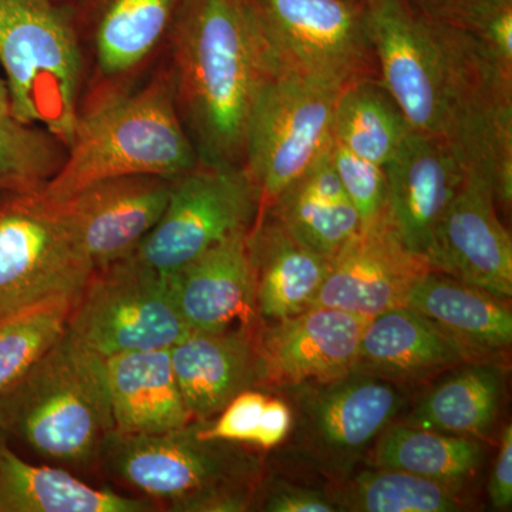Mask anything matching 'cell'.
Wrapping results in <instances>:
<instances>
[{
  "instance_id": "cell-16",
  "label": "cell",
  "mask_w": 512,
  "mask_h": 512,
  "mask_svg": "<svg viewBox=\"0 0 512 512\" xmlns=\"http://www.w3.org/2000/svg\"><path fill=\"white\" fill-rule=\"evenodd\" d=\"M369 319L311 306L291 318L264 323L256 332L262 384L292 389L352 372Z\"/></svg>"
},
{
  "instance_id": "cell-2",
  "label": "cell",
  "mask_w": 512,
  "mask_h": 512,
  "mask_svg": "<svg viewBox=\"0 0 512 512\" xmlns=\"http://www.w3.org/2000/svg\"><path fill=\"white\" fill-rule=\"evenodd\" d=\"M175 63L201 163L242 165L249 110L275 73L255 0H185Z\"/></svg>"
},
{
  "instance_id": "cell-25",
  "label": "cell",
  "mask_w": 512,
  "mask_h": 512,
  "mask_svg": "<svg viewBox=\"0 0 512 512\" xmlns=\"http://www.w3.org/2000/svg\"><path fill=\"white\" fill-rule=\"evenodd\" d=\"M504 301L477 286L429 271L410 289L406 306L436 322L481 357L511 346L512 313Z\"/></svg>"
},
{
  "instance_id": "cell-1",
  "label": "cell",
  "mask_w": 512,
  "mask_h": 512,
  "mask_svg": "<svg viewBox=\"0 0 512 512\" xmlns=\"http://www.w3.org/2000/svg\"><path fill=\"white\" fill-rule=\"evenodd\" d=\"M380 82L414 131L456 146L510 94L505 72L483 45L430 18L412 0H363Z\"/></svg>"
},
{
  "instance_id": "cell-35",
  "label": "cell",
  "mask_w": 512,
  "mask_h": 512,
  "mask_svg": "<svg viewBox=\"0 0 512 512\" xmlns=\"http://www.w3.org/2000/svg\"><path fill=\"white\" fill-rule=\"evenodd\" d=\"M266 400V394L256 392L254 389L238 394L218 414L217 420L201 421L202 436L251 446Z\"/></svg>"
},
{
  "instance_id": "cell-20",
  "label": "cell",
  "mask_w": 512,
  "mask_h": 512,
  "mask_svg": "<svg viewBox=\"0 0 512 512\" xmlns=\"http://www.w3.org/2000/svg\"><path fill=\"white\" fill-rule=\"evenodd\" d=\"M256 311L262 323L311 308L328 274L330 258L306 247L272 214L261 211L247 234Z\"/></svg>"
},
{
  "instance_id": "cell-31",
  "label": "cell",
  "mask_w": 512,
  "mask_h": 512,
  "mask_svg": "<svg viewBox=\"0 0 512 512\" xmlns=\"http://www.w3.org/2000/svg\"><path fill=\"white\" fill-rule=\"evenodd\" d=\"M46 128L0 114V191L43 190L67 151Z\"/></svg>"
},
{
  "instance_id": "cell-11",
  "label": "cell",
  "mask_w": 512,
  "mask_h": 512,
  "mask_svg": "<svg viewBox=\"0 0 512 512\" xmlns=\"http://www.w3.org/2000/svg\"><path fill=\"white\" fill-rule=\"evenodd\" d=\"M259 197L242 165L198 163L174 178L167 207L133 256L170 275L225 239L249 231Z\"/></svg>"
},
{
  "instance_id": "cell-13",
  "label": "cell",
  "mask_w": 512,
  "mask_h": 512,
  "mask_svg": "<svg viewBox=\"0 0 512 512\" xmlns=\"http://www.w3.org/2000/svg\"><path fill=\"white\" fill-rule=\"evenodd\" d=\"M495 204L491 178L467 168L437 228L429 265L431 271L507 299L512 295V241Z\"/></svg>"
},
{
  "instance_id": "cell-24",
  "label": "cell",
  "mask_w": 512,
  "mask_h": 512,
  "mask_svg": "<svg viewBox=\"0 0 512 512\" xmlns=\"http://www.w3.org/2000/svg\"><path fill=\"white\" fill-rule=\"evenodd\" d=\"M330 148L332 144L265 210L271 211L293 238L332 258L363 222L340 184Z\"/></svg>"
},
{
  "instance_id": "cell-39",
  "label": "cell",
  "mask_w": 512,
  "mask_h": 512,
  "mask_svg": "<svg viewBox=\"0 0 512 512\" xmlns=\"http://www.w3.org/2000/svg\"><path fill=\"white\" fill-rule=\"evenodd\" d=\"M10 113L9 93L5 80L0 79V114Z\"/></svg>"
},
{
  "instance_id": "cell-18",
  "label": "cell",
  "mask_w": 512,
  "mask_h": 512,
  "mask_svg": "<svg viewBox=\"0 0 512 512\" xmlns=\"http://www.w3.org/2000/svg\"><path fill=\"white\" fill-rule=\"evenodd\" d=\"M247 234L232 235L167 275L175 306L191 332L256 328L259 316Z\"/></svg>"
},
{
  "instance_id": "cell-8",
  "label": "cell",
  "mask_w": 512,
  "mask_h": 512,
  "mask_svg": "<svg viewBox=\"0 0 512 512\" xmlns=\"http://www.w3.org/2000/svg\"><path fill=\"white\" fill-rule=\"evenodd\" d=\"M275 72L342 92L380 80L363 0H255Z\"/></svg>"
},
{
  "instance_id": "cell-14",
  "label": "cell",
  "mask_w": 512,
  "mask_h": 512,
  "mask_svg": "<svg viewBox=\"0 0 512 512\" xmlns=\"http://www.w3.org/2000/svg\"><path fill=\"white\" fill-rule=\"evenodd\" d=\"M429 271L424 259L404 247L384 211L330 258L312 306L373 318L406 306L410 289Z\"/></svg>"
},
{
  "instance_id": "cell-23",
  "label": "cell",
  "mask_w": 512,
  "mask_h": 512,
  "mask_svg": "<svg viewBox=\"0 0 512 512\" xmlns=\"http://www.w3.org/2000/svg\"><path fill=\"white\" fill-rule=\"evenodd\" d=\"M154 505L94 488L63 468L28 463L0 434V512H148Z\"/></svg>"
},
{
  "instance_id": "cell-22",
  "label": "cell",
  "mask_w": 512,
  "mask_h": 512,
  "mask_svg": "<svg viewBox=\"0 0 512 512\" xmlns=\"http://www.w3.org/2000/svg\"><path fill=\"white\" fill-rule=\"evenodd\" d=\"M114 430L156 434L192 421L171 363L170 349L137 350L107 357Z\"/></svg>"
},
{
  "instance_id": "cell-4",
  "label": "cell",
  "mask_w": 512,
  "mask_h": 512,
  "mask_svg": "<svg viewBox=\"0 0 512 512\" xmlns=\"http://www.w3.org/2000/svg\"><path fill=\"white\" fill-rule=\"evenodd\" d=\"M99 463L111 476L175 512L248 510L261 460L242 444L201 434V421L156 434L114 430Z\"/></svg>"
},
{
  "instance_id": "cell-7",
  "label": "cell",
  "mask_w": 512,
  "mask_h": 512,
  "mask_svg": "<svg viewBox=\"0 0 512 512\" xmlns=\"http://www.w3.org/2000/svg\"><path fill=\"white\" fill-rule=\"evenodd\" d=\"M93 272L62 205L43 190L0 191V320L76 302Z\"/></svg>"
},
{
  "instance_id": "cell-15",
  "label": "cell",
  "mask_w": 512,
  "mask_h": 512,
  "mask_svg": "<svg viewBox=\"0 0 512 512\" xmlns=\"http://www.w3.org/2000/svg\"><path fill=\"white\" fill-rule=\"evenodd\" d=\"M386 214L397 237L429 264L437 228L467 167L444 138L412 131L386 164Z\"/></svg>"
},
{
  "instance_id": "cell-5",
  "label": "cell",
  "mask_w": 512,
  "mask_h": 512,
  "mask_svg": "<svg viewBox=\"0 0 512 512\" xmlns=\"http://www.w3.org/2000/svg\"><path fill=\"white\" fill-rule=\"evenodd\" d=\"M174 84L156 82L79 117L66 160L43 188L62 204L97 181L121 175L177 178L200 163L174 100Z\"/></svg>"
},
{
  "instance_id": "cell-10",
  "label": "cell",
  "mask_w": 512,
  "mask_h": 512,
  "mask_svg": "<svg viewBox=\"0 0 512 512\" xmlns=\"http://www.w3.org/2000/svg\"><path fill=\"white\" fill-rule=\"evenodd\" d=\"M67 330L104 359L171 349L191 332L167 275L133 255L93 272L74 302Z\"/></svg>"
},
{
  "instance_id": "cell-3",
  "label": "cell",
  "mask_w": 512,
  "mask_h": 512,
  "mask_svg": "<svg viewBox=\"0 0 512 512\" xmlns=\"http://www.w3.org/2000/svg\"><path fill=\"white\" fill-rule=\"evenodd\" d=\"M114 431L103 356L67 330L19 379L0 390V434L70 467L99 463Z\"/></svg>"
},
{
  "instance_id": "cell-40",
  "label": "cell",
  "mask_w": 512,
  "mask_h": 512,
  "mask_svg": "<svg viewBox=\"0 0 512 512\" xmlns=\"http://www.w3.org/2000/svg\"><path fill=\"white\" fill-rule=\"evenodd\" d=\"M412 2L414 3V5L420 6V5H424V3L431 2V0H412Z\"/></svg>"
},
{
  "instance_id": "cell-26",
  "label": "cell",
  "mask_w": 512,
  "mask_h": 512,
  "mask_svg": "<svg viewBox=\"0 0 512 512\" xmlns=\"http://www.w3.org/2000/svg\"><path fill=\"white\" fill-rule=\"evenodd\" d=\"M503 392L500 367L473 363L434 386L406 424L456 436L483 437L497 419Z\"/></svg>"
},
{
  "instance_id": "cell-38",
  "label": "cell",
  "mask_w": 512,
  "mask_h": 512,
  "mask_svg": "<svg viewBox=\"0 0 512 512\" xmlns=\"http://www.w3.org/2000/svg\"><path fill=\"white\" fill-rule=\"evenodd\" d=\"M491 505L495 510H508L512 505V429L504 427L501 433L500 450L495 460L490 485Z\"/></svg>"
},
{
  "instance_id": "cell-12",
  "label": "cell",
  "mask_w": 512,
  "mask_h": 512,
  "mask_svg": "<svg viewBox=\"0 0 512 512\" xmlns=\"http://www.w3.org/2000/svg\"><path fill=\"white\" fill-rule=\"evenodd\" d=\"M296 443L313 466L345 480L404 404L392 380L353 369L326 382L292 387Z\"/></svg>"
},
{
  "instance_id": "cell-30",
  "label": "cell",
  "mask_w": 512,
  "mask_h": 512,
  "mask_svg": "<svg viewBox=\"0 0 512 512\" xmlns=\"http://www.w3.org/2000/svg\"><path fill=\"white\" fill-rule=\"evenodd\" d=\"M177 0H116L97 32V57L107 74L124 73L156 47Z\"/></svg>"
},
{
  "instance_id": "cell-21",
  "label": "cell",
  "mask_w": 512,
  "mask_h": 512,
  "mask_svg": "<svg viewBox=\"0 0 512 512\" xmlns=\"http://www.w3.org/2000/svg\"><path fill=\"white\" fill-rule=\"evenodd\" d=\"M480 357L456 336L409 306L367 320L355 370L384 379H417Z\"/></svg>"
},
{
  "instance_id": "cell-36",
  "label": "cell",
  "mask_w": 512,
  "mask_h": 512,
  "mask_svg": "<svg viewBox=\"0 0 512 512\" xmlns=\"http://www.w3.org/2000/svg\"><path fill=\"white\" fill-rule=\"evenodd\" d=\"M262 510L268 512H339L329 494L278 480L266 491Z\"/></svg>"
},
{
  "instance_id": "cell-19",
  "label": "cell",
  "mask_w": 512,
  "mask_h": 512,
  "mask_svg": "<svg viewBox=\"0 0 512 512\" xmlns=\"http://www.w3.org/2000/svg\"><path fill=\"white\" fill-rule=\"evenodd\" d=\"M256 328L190 332L170 349L192 420L218 416L238 394L262 384Z\"/></svg>"
},
{
  "instance_id": "cell-32",
  "label": "cell",
  "mask_w": 512,
  "mask_h": 512,
  "mask_svg": "<svg viewBox=\"0 0 512 512\" xmlns=\"http://www.w3.org/2000/svg\"><path fill=\"white\" fill-rule=\"evenodd\" d=\"M74 302L40 303L0 320V390L36 365L63 338Z\"/></svg>"
},
{
  "instance_id": "cell-17",
  "label": "cell",
  "mask_w": 512,
  "mask_h": 512,
  "mask_svg": "<svg viewBox=\"0 0 512 512\" xmlns=\"http://www.w3.org/2000/svg\"><path fill=\"white\" fill-rule=\"evenodd\" d=\"M174 178L121 175L97 181L62 202L94 271L126 259L156 227Z\"/></svg>"
},
{
  "instance_id": "cell-33",
  "label": "cell",
  "mask_w": 512,
  "mask_h": 512,
  "mask_svg": "<svg viewBox=\"0 0 512 512\" xmlns=\"http://www.w3.org/2000/svg\"><path fill=\"white\" fill-rule=\"evenodd\" d=\"M417 8L476 39L512 74V0H431Z\"/></svg>"
},
{
  "instance_id": "cell-27",
  "label": "cell",
  "mask_w": 512,
  "mask_h": 512,
  "mask_svg": "<svg viewBox=\"0 0 512 512\" xmlns=\"http://www.w3.org/2000/svg\"><path fill=\"white\" fill-rule=\"evenodd\" d=\"M483 460L484 447L476 437L407 424L384 430L373 451L376 467L406 471L456 490L480 470Z\"/></svg>"
},
{
  "instance_id": "cell-28",
  "label": "cell",
  "mask_w": 512,
  "mask_h": 512,
  "mask_svg": "<svg viewBox=\"0 0 512 512\" xmlns=\"http://www.w3.org/2000/svg\"><path fill=\"white\" fill-rule=\"evenodd\" d=\"M413 128L380 80H362L336 97L332 137L356 156L384 165Z\"/></svg>"
},
{
  "instance_id": "cell-34",
  "label": "cell",
  "mask_w": 512,
  "mask_h": 512,
  "mask_svg": "<svg viewBox=\"0 0 512 512\" xmlns=\"http://www.w3.org/2000/svg\"><path fill=\"white\" fill-rule=\"evenodd\" d=\"M330 157L340 184L363 224L379 218L387 205V178L383 165L356 156L335 141L330 148Z\"/></svg>"
},
{
  "instance_id": "cell-9",
  "label": "cell",
  "mask_w": 512,
  "mask_h": 512,
  "mask_svg": "<svg viewBox=\"0 0 512 512\" xmlns=\"http://www.w3.org/2000/svg\"><path fill=\"white\" fill-rule=\"evenodd\" d=\"M338 94L284 72L262 84L249 110L242 160L258 192L259 211L328 150Z\"/></svg>"
},
{
  "instance_id": "cell-6",
  "label": "cell",
  "mask_w": 512,
  "mask_h": 512,
  "mask_svg": "<svg viewBox=\"0 0 512 512\" xmlns=\"http://www.w3.org/2000/svg\"><path fill=\"white\" fill-rule=\"evenodd\" d=\"M0 64L10 114L46 128L69 147L79 120L82 56L50 0H0Z\"/></svg>"
},
{
  "instance_id": "cell-29",
  "label": "cell",
  "mask_w": 512,
  "mask_h": 512,
  "mask_svg": "<svg viewBox=\"0 0 512 512\" xmlns=\"http://www.w3.org/2000/svg\"><path fill=\"white\" fill-rule=\"evenodd\" d=\"M458 490L393 468L356 474L330 495L339 511L454 512L461 510Z\"/></svg>"
},
{
  "instance_id": "cell-37",
  "label": "cell",
  "mask_w": 512,
  "mask_h": 512,
  "mask_svg": "<svg viewBox=\"0 0 512 512\" xmlns=\"http://www.w3.org/2000/svg\"><path fill=\"white\" fill-rule=\"evenodd\" d=\"M292 427L293 412L289 404L284 400L268 397L251 446L271 450L288 437Z\"/></svg>"
}]
</instances>
